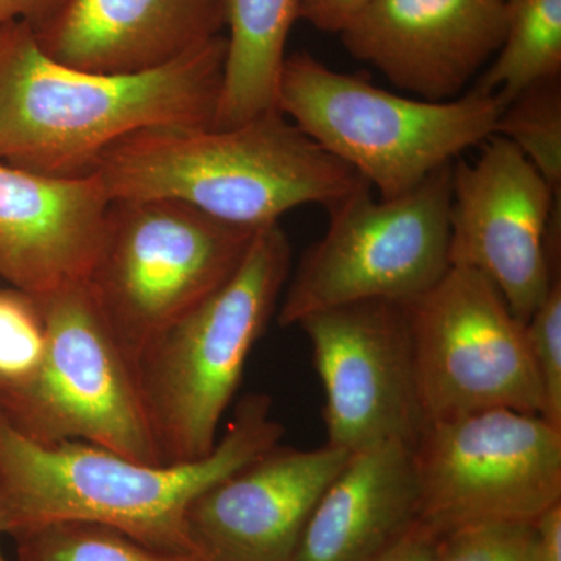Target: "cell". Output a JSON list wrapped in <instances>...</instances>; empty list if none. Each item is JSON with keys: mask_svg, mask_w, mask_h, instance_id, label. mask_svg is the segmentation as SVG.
I'll list each match as a JSON object with an SVG mask.
<instances>
[{"mask_svg": "<svg viewBox=\"0 0 561 561\" xmlns=\"http://www.w3.org/2000/svg\"><path fill=\"white\" fill-rule=\"evenodd\" d=\"M272 398L247 394L213 451L153 465L84 442L38 443L0 412V535L58 522L105 524L151 549L201 561L187 534L191 502L280 443Z\"/></svg>", "mask_w": 561, "mask_h": 561, "instance_id": "cell-1", "label": "cell"}, {"mask_svg": "<svg viewBox=\"0 0 561 561\" xmlns=\"http://www.w3.org/2000/svg\"><path fill=\"white\" fill-rule=\"evenodd\" d=\"M227 36L162 68L83 72L39 50L25 22L0 28V162L38 175H91L116 140L147 128H214Z\"/></svg>", "mask_w": 561, "mask_h": 561, "instance_id": "cell-2", "label": "cell"}, {"mask_svg": "<svg viewBox=\"0 0 561 561\" xmlns=\"http://www.w3.org/2000/svg\"><path fill=\"white\" fill-rule=\"evenodd\" d=\"M94 173L111 202L176 201L254 232L298 206L328 208L364 181L278 108L231 128L131 133Z\"/></svg>", "mask_w": 561, "mask_h": 561, "instance_id": "cell-3", "label": "cell"}, {"mask_svg": "<svg viewBox=\"0 0 561 561\" xmlns=\"http://www.w3.org/2000/svg\"><path fill=\"white\" fill-rule=\"evenodd\" d=\"M290 273L286 232L279 224L261 230L231 278L136 362L162 463H190L213 451L247 359L267 330Z\"/></svg>", "mask_w": 561, "mask_h": 561, "instance_id": "cell-4", "label": "cell"}, {"mask_svg": "<svg viewBox=\"0 0 561 561\" xmlns=\"http://www.w3.org/2000/svg\"><path fill=\"white\" fill-rule=\"evenodd\" d=\"M504 103L472 88L445 102L405 98L300 51L284 60L276 108L381 198L408 194L496 135Z\"/></svg>", "mask_w": 561, "mask_h": 561, "instance_id": "cell-5", "label": "cell"}, {"mask_svg": "<svg viewBox=\"0 0 561 561\" xmlns=\"http://www.w3.org/2000/svg\"><path fill=\"white\" fill-rule=\"evenodd\" d=\"M257 232L176 201L111 202L84 284L133 367L162 332L231 278Z\"/></svg>", "mask_w": 561, "mask_h": 561, "instance_id": "cell-6", "label": "cell"}, {"mask_svg": "<svg viewBox=\"0 0 561 561\" xmlns=\"http://www.w3.org/2000/svg\"><path fill=\"white\" fill-rule=\"evenodd\" d=\"M33 300L43 320V353L31 375L0 389L2 415L33 442L91 443L161 465L135 367L87 284Z\"/></svg>", "mask_w": 561, "mask_h": 561, "instance_id": "cell-7", "label": "cell"}, {"mask_svg": "<svg viewBox=\"0 0 561 561\" xmlns=\"http://www.w3.org/2000/svg\"><path fill=\"white\" fill-rule=\"evenodd\" d=\"M453 164L408 194L375 198L362 181L328 206L330 224L302 254L278 309L280 327L350 302L415 300L449 265Z\"/></svg>", "mask_w": 561, "mask_h": 561, "instance_id": "cell-8", "label": "cell"}, {"mask_svg": "<svg viewBox=\"0 0 561 561\" xmlns=\"http://www.w3.org/2000/svg\"><path fill=\"white\" fill-rule=\"evenodd\" d=\"M412 453L419 523L438 537L470 524H531L561 502V430L537 413L431 421Z\"/></svg>", "mask_w": 561, "mask_h": 561, "instance_id": "cell-9", "label": "cell"}, {"mask_svg": "<svg viewBox=\"0 0 561 561\" xmlns=\"http://www.w3.org/2000/svg\"><path fill=\"white\" fill-rule=\"evenodd\" d=\"M404 306L426 423L490 409L541 415L526 328L486 276L451 264Z\"/></svg>", "mask_w": 561, "mask_h": 561, "instance_id": "cell-10", "label": "cell"}, {"mask_svg": "<svg viewBox=\"0 0 561 561\" xmlns=\"http://www.w3.org/2000/svg\"><path fill=\"white\" fill-rule=\"evenodd\" d=\"M481 147L453 164L449 262L481 272L526 323L560 272L561 195L504 136Z\"/></svg>", "mask_w": 561, "mask_h": 561, "instance_id": "cell-11", "label": "cell"}, {"mask_svg": "<svg viewBox=\"0 0 561 561\" xmlns=\"http://www.w3.org/2000/svg\"><path fill=\"white\" fill-rule=\"evenodd\" d=\"M297 327L323 386L327 445L346 453L389 442L413 448L426 419L405 306L350 302L309 313Z\"/></svg>", "mask_w": 561, "mask_h": 561, "instance_id": "cell-12", "label": "cell"}, {"mask_svg": "<svg viewBox=\"0 0 561 561\" xmlns=\"http://www.w3.org/2000/svg\"><path fill=\"white\" fill-rule=\"evenodd\" d=\"M508 18L502 0H368L339 35L394 87L445 102L497 54Z\"/></svg>", "mask_w": 561, "mask_h": 561, "instance_id": "cell-13", "label": "cell"}, {"mask_svg": "<svg viewBox=\"0 0 561 561\" xmlns=\"http://www.w3.org/2000/svg\"><path fill=\"white\" fill-rule=\"evenodd\" d=\"M351 453L273 446L191 502L201 561H291L313 505Z\"/></svg>", "mask_w": 561, "mask_h": 561, "instance_id": "cell-14", "label": "cell"}, {"mask_svg": "<svg viewBox=\"0 0 561 561\" xmlns=\"http://www.w3.org/2000/svg\"><path fill=\"white\" fill-rule=\"evenodd\" d=\"M110 205L98 173L60 179L0 162V278L32 298L84 283Z\"/></svg>", "mask_w": 561, "mask_h": 561, "instance_id": "cell-15", "label": "cell"}, {"mask_svg": "<svg viewBox=\"0 0 561 561\" xmlns=\"http://www.w3.org/2000/svg\"><path fill=\"white\" fill-rule=\"evenodd\" d=\"M228 0H65L32 28L51 61L127 76L162 68L217 38Z\"/></svg>", "mask_w": 561, "mask_h": 561, "instance_id": "cell-16", "label": "cell"}, {"mask_svg": "<svg viewBox=\"0 0 561 561\" xmlns=\"http://www.w3.org/2000/svg\"><path fill=\"white\" fill-rule=\"evenodd\" d=\"M419 518L412 446L389 442L351 453L313 505L291 561H373Z\"/></svg>", "mask_w": 561, "mask_h": 561, "instance_id": "cell-17", "label": "cell"}, {"mask_svg": "<svg viewBox=\"0 0 561 561\" xmlns=\"http://www.w3.org/2000/svg\"><path fill=\"white\" fill-rule=\"evenodd\" d=\"M300 0H228L227 57L214 128H231L276 110L286 43Z\"/></svg>", "mask_w": 561, "mask_h": 561, "instance_id": "cell-18", "label": "cell"}, {"mask_svg": "<svg viewBox=\"0 0 561 561\" xmlns=\"http://www.w3.org/2000/svg\"><path fill=\"white\" fill-rule=\"evenodd\" d=\"M507 32L476 88L504 105L531 84L561 77V0H511Z\"/></svg>", "mask_w": 561, "mask_h": 561, "instance_id": "cell-19", "label": "cell"}, {"mask_svg": "<svg viewBox=\"0 0 561 561\" xmlns=\"http://www.w3.org/2000/svg\"><path fill=\"white\" fill-rule=\"evenodd\" d=\"M496 135L511 140L561 195V77L531 84L508 102Z\"/></svg>", "mask_w": 561, "mask_h": 561, "instance_id": "cell-20", "label": "cell"}, {"mask_svg": "<svg viewBox=\"0 0 561 561\" xmlns=\"http://www.w3.org/2000/svg\"><path fill=\"white\" fill-rule=\"evenodd\" d=\"M13 540L16 561H190L151 551L124 531L99 523H50Z\"/></svg>", "mask_w": 561, "mask_h": 561, "instance_id": "cell-21", "label": "cell"}, {"mask_svg": "<svg viewBox=\"0 0 561 561\" xmlns=\"http://www.w3.org/2000/svg\"><path fill=\"white\" fill-rule=\"evenodd\" d=\"M437 561H540L535 523H479L438 537Z\"/></svg>", "mask_w": 561, "mask_h": 561, "instance_id": "cell-22", "label": "cell"}, {"mask_svg": "<svg viewBox=\"0 0 561 561\" xmlns=\"http://www.w3.org/2000/svg\"><path fill=\"white\" fill-rule=\"evenodd\" d=\"M541 393V416L561 430V276H553L545 300L524 323Z\"/></svg>", "mask_w": 561, "mask_h": 561, "instance_id": "cell-23", "label": "cell"}, {"mask_svg": "<svg viewBox=\"0 0 561 561\" xmlns=\"http://www.w3.org/2000/svg\"><path fill=\"white\" fill-rule=\"evenodd\" d=\"M43 346V320L35 300L13 287L0 289V389L31 375Z\"/></svg>", "mask_w": 561, "mask_h": 561, "instance_id": "cell-24", "label": "cell"}, {"mask_svg": "<svg viewBox=\"0 0 561 561\" xmlns=\"http://www.w3.org/2000/svg\"><path fill=\"white\" fill-rule=\"evenodd\" d=\"M368 0H300V20L321 32L341 33Z\"/></svg>", "mask_w": 561, "mask_h": 561, "instance_id": "cell-25", "label": "cell"}, {"mask_svg": "<svg viewBox=\"0 0 561 561\" xmlns=\"http://www.w3.org/2000/svg\"><path fill=\"white\" fill-rule=\"evenodd\" d=\"M438 535L416 523L400 541L373 561H437Z\"/></svg>", "mask_w": 561, "mask_h": 561, "instance_id": "cell-26", "label": "cell"}, {"mask_svg": "<svg viewBox=\"0 0 561 561\" xmlns=\"http://www.w3.org/2000/svg\"><path fill=\"white\" fill-rule=\"evenodd\" d=\"M65 0H0V28L11 22L35 27L49 18Z\"/></svg>", "mask_w": 561, "mask_h": 561, "instance_id": "cell-27", "label": "cell"}, {"mask_svg": "<svg viewBox=\"0 0 561 561\" xmlns=\"http://www.w3.org/2000/svg\"><path fill=\"white\" fill-rule=\"evenodd\" d=\"M540 561H561V502L535 522Z\"/></svg>", "mask_w": 561, "mask_h": 561, "instance_id": "cell-28", "label": "cell"}, {"mask_svg": "<svg viewBox=\"0 0 561 561\" xmlns=\"http://www.w3.org/2000/svg\"><path fill=\"white\" fill-rule=\"evenodd\" d=\"M0 561H9L5 559V556H3L2 549H0Z\"/></svg>", "mask_w": 561, "mask_h": 561, "instance_id": "cell-29", "label": "cell"}, {"mask_svg": "<svg viewBox=\"0 0 561 561\" xmlns=\"http://www.w3.org/2000/svg\"><path fill=\"white\" fill-rule=\"evenodd\" d=\"M502 2H511V0H502Z\"/></svg>", "mask_w": 561, "mask_h": 561, "instance_id": "cell-30", "label": "cell"}]
</instances>
